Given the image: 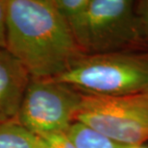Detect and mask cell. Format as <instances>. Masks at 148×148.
Instances as JSON below:
<instances>
[{
  "label": "cell",
  "mask_w": 148,
  "mask_h": 148,
  "mask_svg": "<svg viewBox=\"0 0 148 148\" xmlns=\"http://www.w3.org/2000/svg\"><path fill=\"white\" fill-rule=\"evenodd\" d=\"M124 148H148L144 144H136V145H124Z\"/></svg>",
  "instance_id": "cell-13"
},
{
  "label": "cell",
  "mask_w": 148,
  "mask_h": 148,
  "mask_svg": "<svg viewBox=\"0 0 148 148\" xmlns=\"http://www.w3.org/2000/svg\"><path fill=\"white\" fill-rule=\"evenodd\" d=\"M40 148H75L64 134L40 137Z\"/></svg>",
  "instance_id": "cell-10"
},
{
  "label": "cell",
  "mask_w": 148,
  "mask_h": 148,
  "mask_svg": "<svg viewBox=\"0 0 148 148\" xmlns=\"http://www.w3.org/2000/svg\"><path fill=\"white\" fill-rule=\"evenodd\" d=\"M90 2V0H53L56 9L69 25L74 40L85 24Z\"/></svg>",
  "instance_id": "cell-9"
},
{
  "label": "cell",
  "mask_w": 148,
  "mask_h": 148,
  "mask_svg": "<svg viewBox=\"0 0 148 148\" xmlns=\"http://www.w3.org/2000/svg\"><path fill=\"white\" fill-rule=\"evenodd\" d=\"M140 27L146 37L148 38V1L144 2L143 8V14H141V19H140Z\"/></svg>",
  "instance_id": "cell-12"
},
{
  "label": "cell",
  "mask_w": 148,
  "mask_h": 148,
  "mask_svg": "<svg viewBox=\"0 0 148 148\" xmlns=\"http://www.w3.org/2000/svg\"><path fill=\"white\" fill-rule=\"evenodd\" d=\"M50 80L83 93L120 96L148 90V57L127 53L83 55Z\"/></svg>",
  "instance_id": "cell-2"
},
{
  "label": "cell",
  "mask_w": 148,
  "mask_h": 148,
  "mask_svg": "<svg viewBox=\"0 0 148 148\" xmlns=\"http://www.w3.org/2000/svg\"><path fill=\"white\" fill-rule=\"evenodd\" d=\"M64 136L75 148H124L123 144L78 121L71 124Z\"/></svg>",
  "instance_id": "cell-7"
},
{
  "label": "cell",
  "mask_w": 148,
  "mask_h": 148,
  "mask_svg": "<svg viewBox=\"0 0 148 148\" xmlns=\"http://www.w3.org/2000/svg\"><path fill=\"white\" fill-rule=\"evenodd\" d=\"M140 30L133 1L90 0L75 41L84 55L119 53L137 42Z\"/></svg>",
  "instance_id": "cell-4"
},
{
  "label": "cell",
  "mask_w": 148,
  "mask_h": 148,
  "mask_svg": "<svg viewBox=\"0 0 148 148\" xmlns=\"http://www.w3.org/2000/svg\"><path fill=\"white\" fill-rule=\"evenodd\" d=\"M75 121L123 145L148 141V90L120 96L83 93Z\"/></svg>",
  "instance_id": "cell-3"
},
{
  "label": "cell",
  "mask_w": 148,
  "mask_h": 148,
  "mask_svg": "<svg viewBox=\"0 0 148 148\" xmlns=\"http://www.w3.org/2000/svg\"><path fill=\"white\" fill-rule=\"evenodd\" d=\"M7 50L34 79L55 78L84 55L53 0H7Z\"/></svg>",
  "instance_id": "cell-1"
},
{
  "label": "cell",
  "mask_w": 148,
  "mask_h": 148,
  "mask_svg": "<svg viewBox=\"0 0 148 148\" xmlns=\"http://www.w3.org/2000/svg\"><path fill=\"white\" fill-rule=\"evenodd\" d=\"M40 136L17 122L0 124V148H40Z\"/></svg>",
  "instance_id": "cell-8"
},
{
  "label": "cell",
  "mask_w": 148,
  "mask_h": 148,
  "mask_svg": "<svg viewBox=\"0 0 148 148\" xmlns=\"http://www.w3.org/2000/svg\"><path fill=\"white\" fill-rule=\"evenodd\" d=\"M31 76L7 49H0V124L17 121Z\"/></svg>",
  "instance_id": "cell-6"
},
{
  "label": "cell",
  "mask_w": 148,
  "mask_h": 148,
  "mask_svg": "<svg viewBox=\"0 0 148 148\" xmlns=\"http://www.w3.org/2000/svg\"><path fill=\"white\" fill-rule=\"evenodd\" d=\"M83 92L50 79L31 78L17 122L40 137L66 134L75 122Z\"/></svg>",
  "instance_id": "cell-5"
},
{
  "label": "cell",
  "mask_w": 148,
  "mask_h": 148,
  "mask_svg": "<svg viewBox=\"0 0 148 148\" xmlns=\"http://www.w3.org/2000/svg\"><path fill=\"white\" fill-rule=\"evenodd\" d=\"M0 49H7V0H0Z\"/></svg>",
  "instance_id": "cell-11"
}]
</instances>
